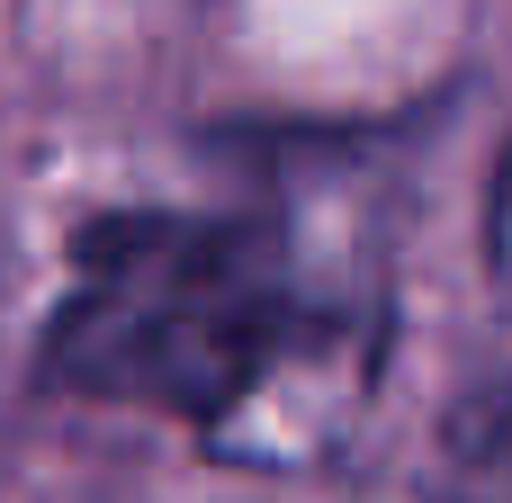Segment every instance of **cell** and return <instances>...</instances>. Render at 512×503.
Instances as JSON below:
<instances>
[{
	"label": "cell",
	"mask_w": 512,
	"mask_h": 503,
	"mask_svg": "<svg viewBox=\"0 0 512 503\" xmlns=\"http://www.w3.org/2000/svg\"><path fill=\"white\" fill-rule=\"evenodd\" d=\"M306 333L270 225L117 207L72 234V297L45 324V378L207 432L243 414Z\"/></svg>",
	"instance_id": "1"
}]
</instances>
